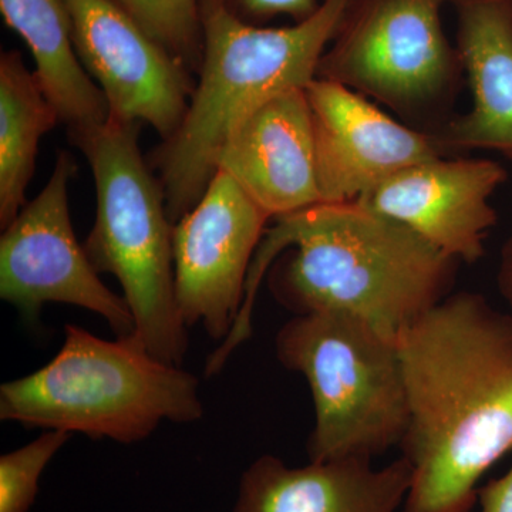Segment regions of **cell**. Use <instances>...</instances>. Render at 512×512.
Segmentation results:
<instances>
[{
  "instance_id": "6da1fadb",
  "label": "cell",
  "mask_w": 512,
  "mask_h": 512,
  "mask_svg": "<svg viewBox=\"0 0 512 512\" xmlns=\"http://www.w3.org/2000/svg\"><path fill=\"white\" fill-rule=\"evenodd\" d=\"M412 467L403 512H471L478 481L512 451V315L457 292L400 336Z\"/></svg>"
},
{
  "instance_id": "7a4b0ae2",
  "label": "cell",
  "mask_w": 512,
  "mask_h": 512,
  "mask_svg": "<svg viewBox=\"0 0 512 512\" xmlns=\"http://www.w3.org/2000/svg\"><path fill=\"white\" fill-rule=\"evenodd\" d=\"M458 265L406 225L357 201L276 218L256 249L241 312L218 356L229 359L251 336L252 309L266 271L276 302L293 315L349 313L399 342L451 295Z\"/></svg>"
},
{
  "instance_id": "3957f363",
  "label": "cell",
  "mask_w": 512,
  "mask_h": 512,
  "mask_svg": "<svg viewBox=\"0 0 512 512\" xmlns=\"http://www.w3.org/2000/svg\"><path fill=\"white\" fill-rule=\"evenodd\" d=\"M350 3L320 0L308 19L266 28L239 18L225 0H201L200 80L183 123L151 158L174 225L204 195L231 134L268 101L316 79Z\"/></svg>"
},
{
  "instance_id": "277c9868",
  "label": "cell",
  "mask_w": 512,
  "mask_h": 512,
  "mask_svg": "<svg viewBox=\"0 0 512 512\" xmlns=\"http://www.w3.org/2000/svg\"><path fill=\"white\" fill-rule=\"evenodd\" d=\"M204 416L200 382L148 352L136 332L117 340L66 325L57 355L0 387V420L134 444L161 421Z\"/></svg>"
},
{
  "instance_id": "5b68a950",
  "label": "cell",
  "mask_w": 512,
  "mask_h": 512,
  "mask_svg": "<svg viewBox=\"0 0 512 512\" xmlns=\"http://www.w3.org/2000/svg\"><path fill=\"white\" fill-rule=\"evenodd\" d=\"M138 130L107 119L70 133L96 185V221L84 249L99 274L120 282L148 352L181 367L188 336L175 303L174 224L160 180L141 156Z\"/></svg>"
},
{
  "instance_id": "8992f818",
  "label": "cell",
  "mask_w": 512,
  "mask_h": 512,
  "mask_svg": "<svg viewBox=\"0 0 512 512\" xmlns=\"http://www.w3.org/2000/svg\"><path fill=\"white\" fill-rule=\"evenodd\" d=\"M281 365L308 380L315 427L312 463L372 461L402 444L409 404L399 345L342 312L295 315L275 339Z\"/></svg>"
},
{
  "instance_id": "52a82bcc",
  "label": "cell",
  "mask_w": 512,
  "mask_h": 512,
  "mask_svg": "<svg viewBox=\"0 0 512 512\" xmlns=\"http://www.w3.org/2000/svg\"><path fill=\"white\" fill-rule=\"evenodd\" d=\"M450 0H352L316 79L343 84L407 120L437 119L463 77L443 26Z\"/></svg>"
},
{
  "instance_id": "ba28073f",
  "label": "cell",
  "mask_w": 512,
  "mask_h": 512,
  "mask_svg": "<svg viewBox=\"0 0 512 512\" xmlns=\"http://www.w3.org/2000/svg\"><path fill=\"white\" fill-rule=\"evenodd\" d=\"M77 173L72 154L60 151L46 187L29 201L0 238V296L30 322L47 302L97 313L117 338L136 330L124 296L100 279L70 220L69 184Z\"/></svg>"
},
{
  "instance_id": "9c48e42d",
  "label": "cell",
  "mask_w": 512,
  "mask_h": 512,
  "mask_svg": "<svg viewBox=\"0 0 512 512\" xmlns=\"http://www.w3.org/2000/svg\"><path fill=\"white\" fill-rule=\"evenodd\" d=\"M271 220L228 174L217 171L174 225V289L185 328L202 323L224 340L245 298L248 272Z\"/></svg>"
},
{
  "instance_id": "30bf717a",
  "label": "cell",
  "mask_w": 512,
  "mask_h": 512,
  "mask_svg": "<svg viewBox=\"0 0 512 512\" xmlns=\"http://www.w3.org/2000/svg\"><path fill=\"white\" fill-rule=\"evenodd\" d=\"M77 57L100 87L109 119L148 124L163 140L183 123L194 82L116 0H63Z\"/></svg>"
},
{
  "instance_id": "8fae6325",
  "label": "cell",
  "mask_w": 512,
  "mask_h": 512,
  "mask_svg": "<svg viewBox=\"0 0 512 512\" xmlns=\"http://www.w3.org/2000/svg\"><path fill=\"white\" fill-rule=\"evenodd\" d=\"M305 93L323 204L357 201L404 168L448 157L433 133L394 120L343 84L315 79Z\"/></svg>"
},
{
  "instance_id": "7c38bea8",
  "label": "cell",
  "mask_w": 512,
  "mask_h": 512,
  "mask_svg": "<svg viewBox=\"0 0 512 512\" xmlns=\"http://www.w3.org/2000/svg\"><path fill=\"white\" fill-rule=\"evenodd\" d=\"M507 177L494 160L440 157L404 168L357 202L406 225L460 264L473 265L498 221L491 197Z\"/></svg>"
},
{
  "instance_id": "4fadbf2b",
  "label": "cell",
  "mask_w": 512,
  "mask_h": 512,
  "mask_svg": "<svg viewBox=\"0 0 512 512\" xmlns=\"http://www.w3.org/2000/svg\"><path fill=\"white\" fill-rule=\"evenodd\" d=\"M217 171L274 220L323 204L305 90L275 97L251 114L222 147Z\"/></svg>"
},
{
  "instance_id": "5bb4252c",
  "label": "cell",
  "mask_w": 512,
  "mask_h": 512,
  "mask_svg": "<svg viewBox=\"0 0 512 512\" xmlns=\"http://www.w3.org/2000/svg\"><path fill=\"white\" fill-rule=\"evenodd\" d=\"M410 484L403 457L376 470L359 458L288 467L265 454L242 474L232 512H396Z\"/></svg>"
},
{
  "instance_id": "9a60e30c",
  "label": "cell",
  "mask_w": 512,
  "mask_h": 512,
  "mask_svg": "<svg viewBox=\"0 0 512 512\" xmlns=\"http://www.w3.org/2000/svg\"><path fill=\"white\" fill-rule=\"evenodd\" d=\"M450 5L473 101L466 114L433 136L447 156L487 150L512 161V0H450Z\"/></svg>"
},
{
  "instance_id": "2e32d148",
  "label": "cell",
  "mask_w": 512,
  "mask_h": 512,
  "mask_svg": "<svg viewBox=\"0 0 512 512\" xmlns=\"http://www.w3.org/2000/svg\"><path fill=\"white\" fill-rule=\"evenodd\" d=\"M0 12L29 47L33 72L60 123L70 133L106 123L107 101L77 57L63 0H0Z\"/></svg>"
},
{
  "instance_id": "e0dca14e",
  "label": "cell",
  "mask_w": 512,
  "mask_h": 512,
  "mask_svg": "<svg viewBox=\"0 0 512 512\" xmlns=\"http://www.w3.org/2000/svg\"><path fill=\"white\" fill-rule=\"evenodd\" d=\"M59 114L47 99L35 72L19 52L0 57V225L18 217L28 204L26 191L35 173L40 140Z\"/></svg>"
},
{
  "instance_id": "ac0fdd59",
  "label": "cell",
  "mask_w": 512,
  "mask_h": 512,
  "mask_svg": "<svg viewBox=\"0 0 512 512\" xmlns=\"http://www.w3.org/2000/svg\"><path fill=\"white\" fill-rule=\"evenodd\" d=\"M148 35L190 69L202 57L201 0H116Z\"/></svg>"
},
{
  "instance_id": "d6986e66",
  "label": "cell",
  "mask_w": 512,
  "mask_h": 512,
  "mask_svg": "<svg viewBox=\"0 0 512 512\" xmlns=\"http://www.w3.org/2000/svg\"><path fill=\"white\" fill-rule=\"evenodd\" d=\"M72 434L49 430L32 443L0 457V512H29L47 464Z\"/></svg>"
},
{
  "instance_id": "ffe728a7",
  "label": "cell",
  "mask_w": 512,
  "mask_h": 512,
  "mask_svg": "<svg viewBox=\"0 0 512 512\" xmlns=\"http://www.w3.org/2000/svg\"><path fill=\"white\" fill-rule=\"evenodd\" d=\"M225 3L245 22L262 26L278 16H288L293 22H301L320 6V0H225Z\"/></svg>"
},
{
  "instance_id": "44dd1931",
  "label": "cell",
  "mask_w": 512,
  "mask_h": 512,
  "mask_svg": "<svg viewBox=\"0 0 512 512\" xmlns=\"http://www.w3.org/2000/svg\"><path fill=\"white\" fill-rule=\"evenodd\" d=\"M481 512H512V467L507 474L478 488Z\"/></svg>"
},
{
  "instance_id": "7402d4cb",
  "label": "cell",
  "mask_w": 512,
  "mask_h": 512,
  "mask_svg": "<svg viewBox=\"0 0 512 512\" xmlns=\"http://www.w3.org/2000/svg\"><path fill=\"white\" fill-rule=\"evenodd\" d=\"M497 288L507 305L512 309V229L501 249L497 271Z\"/></svg>"
}]
</instances>
